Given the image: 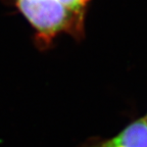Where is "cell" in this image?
Returning a JSON list of instances; mask_svg holds the SVG:
<instances>
[{
    "label": "cell",
    "mask_w": 147,
    "mask_h": 147,
    "mask_svg": "<svg viewBox=\"0 0 147 147\" xmlns=\"http://www.w3.org/2000/svg\"><path fill=\"white\" fill-rule=\"evenodd\" d=\"M91 0H16V6L31 26L40 49H47L60 35L81 38L85 11Z\"/></svg>",
    "instance_id": "obj_1"
},
{
    "label": "cell",
    "mask_w": 147,
    "mask_h": 147,
    "mask_svg": "<svg viewBox=\"0 0 147 147\" xmlns=\"http://www.w3.org/2000/svg\"><path fill=\"white\" fill-rule=\"evenodd\" d=\"M145 119H146V121H147V115H146V117H145Z\"/></svg>",
    "instance_id": "obj_3"
},
{
    "label": "cell",
    "mask_w": 147,
    "mask_h": 147,
    "mask_svg": "<svg viewBox=\"0 0 147 147\" xmlns=\"http://www.w3.org/2000/svg\"><path fill=\"white\" fill-rule=\"evenodd\" d=\"M84 147H147V121L139 119L127 126L117 136Z\"/></svg>",
    "instance_id": "obj_2"
}]
</instances>
